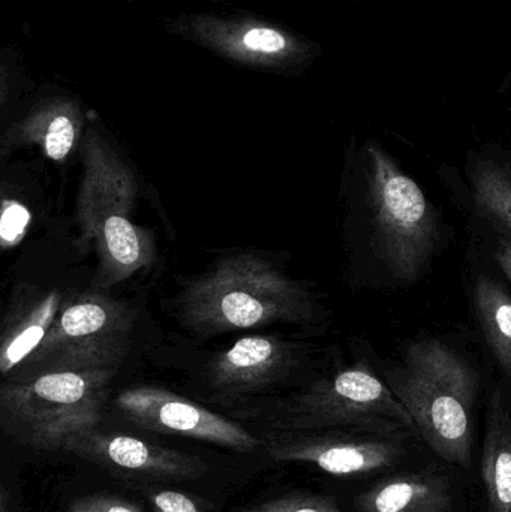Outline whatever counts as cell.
Returning a JSON list of instances; mask_svg holds the SVG:
<instances>
[{
	"label": "cell",
	"mask_w": 511,
	"mask_h": 512,
	"mask_svg": "<svg viewBox=\"0 0 511 512\" xmlns=\"http://www.w3.org/2000/svg\"><path fill=\"white\" fill-rule=\"evenodd\" d=\"M384 381L416 423L419 436L444 462L470 468L479 373L438 339L411 343Z\"/></svg>",
	"instance_id": "cell-1"
},
{
	"label": "cell",
	"mask_w": 511,
	"mask_h": 512,
	"mask_svg": "<svg viewBox=\"0 0 511 512\" xmlns=\"http://www.w3.org/2000/svg\"><path fill=\"white\" fill-rule=\"evenodd\" d=\"M366 180L375 252L396 279L417 282L440 239L437 210L380 144L366 147Z\"/></svg>",
	"instance_id": "cell-2"
},
{
	"label": "cell",
	"mask_w": 511,
	"mask_h": 512,
	"mask_svg": "<svg viewBox=\"0 0 511 512\" xmlns=\"http://www.w3.org/2000/svg\"><path fill=\"white\" fill-rule=\"evenodd\" d=\"M186 315L203 331L239 330L312 316L308 294L254 256L222 262L186 297Z\"/></svg>",
	"instance_id": "cell-3"
},
{
	"label": "cell",
	"mask_w": 511,
	"mask_h": 512,
	"mask_svg": "<svg viewBox=\"0 0 511 512\" xmlns=\"http://www.w3.org/2000/svg\"><path fill=\"white\" fill-rule=\"evenodd\" d=\"M107 370H54L2 390L3 429L38 451L62 450L77 433L98 427Z\"/></svg>",
	"instance_id": "cell-4"
},
{
	"label": "cell",
	"mask_w": 511,
	"mask_h": 512,
	"mask_svg": "<svg viewBox=\"0 0 511 512\" xmlns=\"http://www.w3.org/2000/svg\"><path fill=\"white\" fill-rule=\"evenodd\" d=\"M276 427L285 432H354L398 439L419 435L410 412L365 361L297 397Z\"/></svg>",
	"instance_id": "cell-5"
},
{
	"label": "cell",
	"mask_w": 511,
	"mask_h": 512,
	"mask_svg": "<svg viewBox=\"0 0 511 512\" xmlns=\"http://www.w3.org/2000/svg\"><path fill=\"white\" fill-rule=\"evenodd\" d=\"M165 29L228 62L272 74H299L321 54L312 39L255 15L194 12L171 18Z\"/></svg>",
	"instance_id": "cell-6"
},
{
	"label": "cell",
	"mask_w": 511,
	"mask_h": 512,
	"mask_svg": "<svg viewBox=\"0 0 511 512\" xmlns=\"http://www.w3.org/2000/svg\"><path fill=\"white\" fill-rule=\"evenodd\" d=\"M87 179L84 183V231L102 246L108 265L117 271L143 267L150 245L143 231L132 224V183L95 129L87 132Z\"/></svg>",
	"instance_id": "cell-7"
},
{
	"label": "cell",
	"mask_w": 511,
	"mask_h": 512,
	"mask_svg": "<svg viewBox=\"0 0 511 512\" xmlns=\"http://www.w3.org/2000/svg\"><path fill=\"white\" fill-rule=\"evenodd\" d=\"M62 451L110 472L135 489L186 483L207 472L200 457L98 427L71 436Z\"/></svg>",
	"instance_id": "cell-8"
},
{
	"label": "cell",
	"mask_w": 511,
	"mask_h": 512,
	"mask_svg": "<svg viewBox=\"0 0 511 512\" xmlns=\"http://www.w3.org/2000/svg\"><path fill=\"white\" fill-rule=\"evenodd\" d=\"M404 439L354 432H285L264 439V451L279 463L314 466L333 477L386 471L405 456Z\"/></svg>",
	"instance_id": "cell-9"
},
{
	"label": "cell",
	"mask_w": 511,
	"mask_h": 512,
	"mask_svg": "<svg viewBox=\"0 0 511 512\" xmlns=\"http://www.w3.org/2000/svg\"><path fill=\"white\" fill-rule=\"evenodd\" d=\"M114 405L125 420L147 432L186 436L243 454L264 448L263 439L240 424L159 388L123 391Z\"/></svg>",
	"instance_id": "cell-10"
},
{
	"label": "cell",
	"mask_w": 511,
	"mask_h": 512,
	"mask_svg": "<svg viewBox=\"0 0 511 512\" xmlns=\"http://www.w3.org/2000/svg\"><path fill=\"white\" fill-rule=\"evenodd\" d=\"M290 364V352L269 337L240 339L216 361L212 381L224 393H243L275 381Z\"/></svg>",
	"instance_id": "cell-11"
},
{
	"label": "cell",
	"mask_w": 511,
	"mask_h": 512,
	"mask_svg": "<svg viewBox=\"0 0 511 512\" xmlns=\"http://www.w3.org/2000/svg\"><path fill=\"white\" fill-rule=\"evenodd\" d=\"M455 502L449 478L402 474L369 487L356 498L359 512H450Z\"/></svg>",
	"instance_id": "cell-12"
},
{
	"label": "cell",
	"mask_w": 511,
	"mask_h": 512,
	"mask_svg": "<svg viewBox=\"0 0 511 512\" xmlns=\"http://www.w3.org/2000/svg\"><path fill=\"white\" fill-rule=\"evenodd\" d=\"M83 113L75 99L48 96L36 102L29 113L6 135L11 143H38L47 158L63 161L74 149L83 126Z\"/></svg>",
	"instance_id": "cell-13"
},
{
	"label": "cell",
	"mask_w": 511,
	"mask_h": 512,
	"mask_svg": "<svg viewBox=\"0 0 511 512\" xmlns=\"http://www.w3.org/2000/svg\"><path fill=\"white\" fill-rule=\"evenodd\" d=\"M482 480L488 512H511V402L501 387L489 402Z\"/></svg>",
	"instance_id": "cell-14"
},
{
	"label": "cell",
	"mask_w": 511,
	"mask_h": 512,
	"mask_svg": "<svg viewBox=\"0 0 511 512\" xmlns=\"http://www.w3.org/2000/svg\"><path fill=\"white\" fill-rule=\"evenodd\" d=\"M474 306L486 342L511 381V297L497 280L480 276L474 286Z\"/></svg>",
	"instance_id": "cell-15"
},
{
	"label": "cell",
	"mask_w": 511,
	"mask_h": 512,
	"mask_svg": "<svg viewBox=\"0 0 511 512\" xmlns=\"http://www.w3.org/2000/svg\"><path fill=\"white\" fill-rule=\"evenodd\" d=\"M119 316L108 304L87 300L72 304L63 310L59 325L53 333L50 345L63 340L68 348L89 349L95 346L102 334L117 328Z\"/></svg>",
	"instance_id": "cell-16"
},
{
	"label": "cell",
	"mask_w": 511,
	"mask_h": 512,
	"mask_svg": "<svg viewBox=\"0 0 511 512\" xmlns=\"http://www.w3.org/2000/svg\"><path fill=\"white\" fill-rule=\"evenodd\" d=\"M474 201L511 239V165L479 162L470 173Z\"/></svg>",
	"instance_id": "cell-17"
},
{
	"label": "cell",
	"mask_w": 511,
	"mask_h": 512,
	"mask_svg": "<svg viewBox=\"0 0 511 512\" xmlns=\"http://www.w3.org/2000/svg\"><path fill=\"white\" fill-rule=\"evenodd\" d=\"M57 306H59V297L57 294L50 295L39 304L38 309L24 316V319L9 331L8 336L3 339L2 355H0V369L3 373L12 370V367L21 363L44 342Z\"/></svg>",
	"instance_id": "cell-18"
},
{
	"label": "cell",
	"mask_w": 511,
	"mask_h": 512,
	"mask_svg": "<svg viewBox=\"0 0 511 512\" xmlns=\"http://www.w3.org/2000/svg\"><path fill=\"white\" fill-rule=\"evenodd\" d=\"M243 512H344L329 496L315 493H287L251 505Z\"/></svg>",
	"instance_id": "cell-19"
},
{
	"label": "cell",
	"mask_w": 511,
	"mask_h": 512,
	"mask_svg": "<svg viewBox=\"0 0 511 512\" xmlns=\"http://www.w3.org/2000/svg\"><path fill=\"white\" fill-rule=\"evenodd\" d=\"M155 512H203L198 502L186 493L164 486L140 487Z\"/></svg>",
	"instance_id": "cell-20"
},
{
	"label": "cell",
	"mask_w": 511,
	"mask_h": 512,
	"mask_svg": "<svg viewBox=\"0 0 511 512\" xmlns=\"http://www.w3.org/2000/svg\"><path fill=\"white\" fill-rule=\"evenodd\" d=\"M66 512H146V510L131 499L95 493V495L78 496L72 499Z\"/></svg>",
	"instance_id": "cell-21"
},
{
	"label": "cell",
	"mask_w": 511,
	"mask_h": 512,
	"mask_svg": "<svg viewBox=\"0 0 511 512\" xmlns=\"http://www.w3.org/2000/svg\"><path fill=\"white\" fill-rule=\"evenodd\" d=\"M30 215L26 207L17 201L6 200L3 203L2 222H0V237L2 245L12 246L20 242L29 227Z\"/></svg>",
	"instance_id": "cell-22"
},
{
	"label": "cell",
	"mask_w": 511,
	"mask_h": 512,
	"mask_svg": "<svg viewBox=\"0 0 511 512\" xmlns=\"http://www.w3.org/2000/svg\"><path fill=\"white\" fill-rule=\"evenodd\" d=\"M0 512H24L23 496L15 480L3 475L0 484Z\"/></svg>",
	"instance_id": "cell-23"
},
{
	"label": "cell",
	"mask_w": 511,
	"mask_h": 512,
	"mask_svg": "<svg viewBox=\"0 0 511 512\" xmlns=\"http://www.w3.org/2000/svg\"><path fill=\"white\" fill-rule=\"evenodd\" d=\"M494 259L511 282V239L506 237L498 239L494 249Z\"/></svg>",
	"instance_id": "cell-24"
},
{
	"label": "cell",
	"mask_w": 511,
	"mask_h": 512,
	"mask_svg": "<svg viewBox=\"0 0 511 512\" xmlns=\"http://www.w3.org/2000/svg\"><path fill=\"white\" fill-rule=\"evenodd\" d=\"M116 2L137 3V2H156V0H116Z\"/></svg>",
	"instance_id": "cell-25"
}]
</instances>
